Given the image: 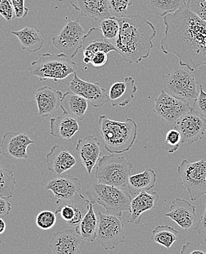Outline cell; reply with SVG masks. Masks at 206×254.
I'll return each mask as SVG.
<instances>
[{
	"label": "cell",
	"mask_w": 206,
	"mask_h": 254,
	"mask_svg": "<svg viewBox=\"0 0 206 254\" xmlns=\"http://www.w3.org/2000/svg\"><path fill=\"white\" fill-rule=\"evenodd\" d=\"M195 231H196L197 233H198L200 236L204 239V241L206 243V204L204 212H203L201 218H200L198 223H197Z\"/></svg>",
	"instance_id": "44"
},
{
	"label": "cell",
	"mask_w": 206,
	"mask_h": 254,
	"mask_svg": "<svg viewBox=\"0 0 206 254\" xmlns=\"http://www.w3.org/2000/svg\"><path fill=\"white\" fill-rule=\"evenodd\" d=\"M175 128L181 133L182 143L193 144L205 134L206 119L192 109L175 122Z\"/></svg>",
	"instance_id": "12"
},
{
	"label": "cell",
	"mask_w": 206,
	"mask_h": 254,
	"mask_svg": "<svg viewBox=\"0 0 206 254\" xmlns=\"http://www.w3.org/2000/svg\"><path fill=\"white\" fill-rule=\"evenodd\" d=\"M60 108L79 121L84 120L88 108V102L82 96L67 91L64 94Z\"/></svg>",
	"instance_id": "29"
},
{
	"label": "cell",
	"mask_w": 206,
	"mask_h": 254,
	"mask_svg": "<svg viewBox=\"0 0 206 254\" xmlns=\"http://www.w3.org/2000/svg\"><path fill=\"white\" fill-rule=\"evenodd\" d=\"M186 4V0H147L148 8L151 13L164 17L175 13Z\"/></svg>",
	"instance_id": "31"
},
{
	"label": "cell",
	"mask_w": 206,
	"mask_h": 254,
	"mask_svg": "<svg viewBox=\"0 0 206 254\" xmlns=\"http://www.w3.org/2000/svg\"><path fill=\"white\" fill-rule=\"evenodd\" d=\"M137 91L135 79L131 76H128L123 82L112 84L108 92L109 102L112 107L126 106L134 99Z\"/></svg>",
	"instance_id": "24"
},
{
	"label": "cell",
	"mask_w": 206,
	"mask_h": 254,
	"mask_svg": "<svg viewBox=\"0 0 206 254\" xmlns=\"http://www.w3.org/2000/svg\"><path fill=\"white\" fill-rule=\"evenodd\" d=\"M108 61V54L104 52H99L93 56L91 59V65L95 68H102L106 65Z\"/></svg>",
	"instance_id": "43"
},
{
	"label": "cell",
	"mask_w": 206,
	"mask_h": 254,
	"mask_svg": "<svg viewBox=\"0 0 206 254\" xmlns=\"http://www.w3.org/2000/svg\"><path fill=\"white\" fill-rule=\"evenodd\" d=\"M181 134L176 128H172L169 130L166 134L165 140L162 143L163 149L167 151L169 154H173L178 151L181 142Z\"/></svg>",
	"instance_id": "35"
},
{
	"label": "cell",
	"mask_w": 206,
	"mask_h": 254,
	"mask_svg": "<svg viewBox=\"0 0 206 254\" xmlns=\"http://www.w3.org/2000/svg\"><path fill=\"white\" fill-rule=\"evenodd\" d=\"M165 216L182 229H189L196 222V207L187 200L176 198L172 200L169 212L165 214Z\"/></svg>",
	"instance_id": "18"
},
{
	"label": "cell",
	"mask_w": 206,
	"mask_h": 254,
	"mask_svg": "<svg viewBox=\"0 0 206 254\" xmlns=\"http://www.w3.org/2000/svg\"><path fill=\"white\" fill-rule=\"evenodd\" d=\"M16 183L14 172L0 165V197L11 198Z\"/></svg>",
	"instance_id": "33"
},
{
	"label": "cell",
	"mask_w": 206,
	"mask_h": 254,
	"mask_svg": "<svg viewBox=\"0 0 206 254\" xmlns=\"http://www.w3.org/2000/svg\"><path fill=\"white\" fill-rule=\"evenodd\" d=\"M0 15L9 23H11L16 18L10 0H0Z\"/></svg>",
	"instance_id": "40"
},
{
	"label": "cell",
	"mask_w": 206,
	"mask_h": 254,
	"mask_svg": "<svg viewBox=\"0 0 206 254\" xmlns=\"http://www.w3.org/2000/svg\"><path fill=\"white\" fill-rule=\"evenodd\" d=\"M79 130L77 119L62 110V113L50 119V133L54 137L71 140Z\"/></svg>",
	"instance_id": "25"
},
{
	"label": "cell",
	"mask_w": 206,
	"mask_h": 254,
	"mask_svg": "<svg viewBox=\"0 0 206 254\" xmlns=\"http://www.w3.org/2000/svg\"><path fill=\"white\" fill-rule=\"evenodd\" d=\"M156 174L151 168L143 172L131 175L128 182V189L131 195H137L142 191H149L155 187Z\"/></svg>",
	"instance_id": "28"
},
{
	"label": "cell",
	"mask_w": 206,
	"mask_h": 254,
	"mask_svg": "<svg viewBox=\"0 0 206 254\" xmlns=\"http://www.w3.org/2000/svg\"><path fill=\"white\" fill-rule=\"evenodd\" d=\"M120 32L114 46L126 62L138 64L149 58L156 36L154 24L140 15L117 16Z\"/></svg>",
	"instance_id": "2"
},
{
	"label": "cell",
	"mask_w": 206,
	"mask_h": 254,
	"mask_svg": "<svg viewBox=\"0 0 206 254\" xmlns=\"http://www.w3.org/2000/svg\"><path fill=\"white\" fill-rule=\"evenodd\" d=\"M71 5L81 16L101 21L112 16L109 9V0H71Z\"/></svg>",
	"instance_id": "23"
},
{
	"label": "cell",
	"mask_w": 206,
	"mask_h": 254,
	"mask_svg": "<svg viewBox=\"0 0 206 254\" xmlns=\"http://www.w3.org/2000/svg\"><path fill=\"white\" fill-rule=\"evenodd\" d=\"M83 62L91 64V59L96 53L104 52L106 54L112 51L117 52L113 43L106 40L102 34L100 28L93 27L85 35L83 41Z\"/></svg>",
	"instance_id": "16"
},
{
	"label": "cell",
	"mask_w": 206,
	"mask_h": 254,
	"mask_svg": "<svg viewBox=\"0 0 206 254\" xmlns=\"http://www.w3.org/2000/svg\"><path fill=\"white\" fill-rule=\"evenodd\" d=\"M163 85L166 93L181 100L193 104L198 98V82L189 70L175 68L162 75Z\"/></svg>",
	"instance_id": "7"
},
{
	"label": "cell",
	"mask_w": 206,
	"mask_h": 254,
	"mask_svg": "<svg viewBox=\"0 0 206 254\" xmlns=\"http://www.w3.org/2000/svg\"><path fill=\"white\" fill-rule=\"evenodd\" d=\"M48 169L58 175L72 168L76 165L75 157L67 148L55 144L46 155Z\"/></svg>",
	"instance_id": "22"
},
{
	"label": "cell",
	"mask_w": 206,
	"mask_h": 254,
	"mask_svg": "<svg viewBox=\"0 0 206 254\" xmlns=\"http://www.w3.org/2000/svg\"><path fill=\"white\" fill-rule=\"evenodd\" d=\"M99 27L103 37L114 44L120 32V23L117 16H109L101 20Z\"/></svg>",
	"instance_id": "34"
},
{
	"label": "cell",
	"mask_w": 206,
	"mask_h": 254,
	"mask_svg": "<svg viewBox=\"0 0 206 254\" xmlns=\"http://www.w3.org/2000/svg\"><path fill=\"white\" fill-rule=\"evenodd\" d=\"M82 188L79 179L72 175H64L52 179L47 183L45 189L51 190L57 200H67L79 193Z\"/></svg>",
	"instance_id": "20"
},
{
	"label": "cell",
	"mask_w": 206,
	"mask_h": 254,
	"mask_svg": "<svg viewBox=\"0 0 206 254\" xmlns=\"http://www.w3.org/2000/svg\"><path fill=\"white\" fill-rule=\"evenodd\" d=\"M132 168L133 164L124 157L104 155L98 162L95 177L99 183L123 188L128 185Z\"/></svg>",
	"instance_id": "6"
},
{
	"label": "cell",
	"mask_w": 206,
	"mask_h": 254,
	"mask_svg": "<svg viewBox=\"0 0 206 254\" xmlns=\"http://www.w3.org/2000/svg\"><path fill=\"white\" fill-rule=\"evenodd\" d=\"M164 37L161 50L178 57L181 66L194 71L206 65V22L187 4L164 17Z\"/></svg>",
	"instance_id": "1"
},
{
	"label": "cell",
	"mask_w": 206,
	"mask_h": 254,
	"mask_svg": "<svg viewBox=\"0 0 206 254\" xmlns=\"http://www.w3.org/2000/svg\"><path fill=\"white\" fill-rule=\"evenodd\" d=\"M178 174L191 200L194 201L206 195V158L194 163L183 160L178 165Z\"/></svg>",
	"instance_id": "8"
},
{
	"label": "cell",
	"mask_w": 206,
	"mask_h": 254,
	"mask_svg": "<svg viewBox=\"0 0 206 254\" xmlns=\"http://www.w3.org/2000/svg\"><path fill=\"white\" fill-rule=\"evenodd\" d=\"M159 195L156 192L149 193L148 191H142L131 202V215L129 223L139 225L141 222L144 212L151 210L156 206Z\"/></svg>",
	"instance_id": "26"
},
{
	"label": "cell",
	"mask_w": 206,
	"mask_h": 254,
	"mask_svg": "<svg viewBox=\"0 0 206 254\" xmlns=\"http://www.w3.org/2000/svg\"><path fill=\"white\" fill-rule=\"evenodd\" d=\"M56 215H60L70 226L77 227L89 209L90 201L82 194L78 193L67 200H56Z\"/></svg>",
	"instance_id": "13"
},
{
	"label": "cell",
	"mask_w": 206,
	"mask_h": 254,
	"mask_svg": "<svg viewBox=\"0 0 206 254\" xmlns=\"http://www.w3.org/2000/svg\"><path fill=\"white\" fill-rule=\"evenodd\" d=\"M77 65L71 58L62 54H44L29 66V71L40 81L53 79L62 80L71 73H76Z\"/></svg>",
	"instance_id": "5"
},
{
	"label": "cell",
	"mask_w": 206,
	"mask_h": 254,
	"mask_svg": "<svg viewBox=\"0 0 206 254\" xmlns=\"http://www.w3.org/2000/svg\"><path fill=\"white\" fill-rule=\"evenodd\" d=\"M36 222L39 229L42 230H50L55 225L56 213L50 210L42 211L36 217Z\"/></svg>",
	"instance_id": "36"
},
{
	"label": "cell",
	"mask_w": 206,
	"mask_h": 254,
	"mask_svg": "<svg viewBox=\"0 0 206 254\" xmlns=\"http://www.w3.org/2000/svg\"><path fill=\"white\" fill-rule=\"evenodd\" d=\"M35 143L26 133L7 131L0 143V154L7 159H28L27 148Z\"/></svg>",
	"instance_id": "15"
},
{
	"label": "cell",
	"mask_w": 206,
	"mask_h": 254,
	"mask_svg": "<svg viewBox=\"0 0 206 254\" xmlns=\"http://www.w3.org/2000/svg\"><path fill=\"white\" fill-rule=\"evenodd\" d=\"M68 91L85 98L94 108H101L109 102L108 93L100 84L82 80L76 73L68 84Z\"/></svg>",
	"instance_id": "14"
},
{
	"label": "cell",
	"mask_w": 206,
	"mask_h": 254,
	"mask_svg": "<svg viewBox=\"0 0 206 254\" xmlns=\"http://www.w3.org/2000/svg\"><path fill=\"white\" fill-rule=\"evenodd\" d=\"M180 254H206V246L199 243L187 242L183 246Z\"/></svg>",
	"instance_id": "41"
},
{
	"label": "cell",
	"mask_w": 206,
	"mask_h": 254,
	"mask_svg": "<svg viewBox=\"0 0 206 254\" xmlns=\"http://www.w3.org/2000/svg\"><path fill=\"white\" fill-rule=\"evenodd\" d=\"M98 223L99 220L94 212V203L90 202L89 209L79 226L75 228L76 232L82 240L94 242L97 235Z\"/></svg>",
	"instance_id": "30"
},
{
	"label": "cell",
	"mask_w": 206,
	"mask_h": 254,
	"mask_svg": "<svg viewBox=\"0 0 206 254\" xmlns=\"http://www.w3.org/2000/svg\"><path fill=\"white\" fill-rule=\"evenodd\" d=\"M9 198L1 197L0 198V218H2L7 216L11 210V203L9 201Z\"/></svg>",
	"instance_id": "45"
},
{
	"label": "cell",
	"mask_w": 206,
	"mask_h": 254,
	"mask_svg": "<svg viewBox=\"0 0 206 254\" xmlns=\"http://www.w3.org/2000/svg\"><path fill=\"white\" fill-rule=\"evenodd\" d=\"M64 94L50 86H44L36 90L35 99L37 104L40 117L47 118L60 108Z\"/></svg>",
	"instance_id": "17"
},
{
	"label": "cell",
	"mask_w": 206,
	"mask_h": 254,
	"mask_svg": "<svg viewBox=\"0 0 206 254\" xmlns=\"http://www.w3.org/2000/svg\"><path fill=\"white\" fill-rule=\"evenodd\" d=\"M82 239L76 231L65 229L55 232L50 242L52 254H77Z\"/></svg>",
	"instance_id": "21"
},
{
	"label": "cell",
	"mask_w": 206,
	"mask_h": 254,
	"mask_svg": "<svg viewBox=\"0 0 206 254\" xmlns=\"http://www.w3.org/2000/svg\"><path fill=\"white\" fill-rule=\"evenodd\" d=\"M192 109L191 104L170 96L164 89L155 100L154 112L164 122L174 124Z\"/></svg>",
	"instance_id": "11"
},
{
	"label": "cell",
	"mask_w": 206,
	"mask_h": 254,
	"mask_svg": "<svg viewBox=\"0 0 206 254\" xmlns=\"http://www.w3.org/2000/svg\"><path fill=\"white\" fill-rule=\"evenodd\" d=\"M187 7L206 22V0H188Z\"/></svg>",
	"instance_id": "38"
},
{
	"label": "cell",
	"mask_w": 206,
	"mask_h": 254,
	"mask_svg": "<svg viewBox=\"0 0 206 254\" xmlns=\"http://www.w3.org/2000/svg\"><path fill=\"white\" fill-rule=\"evenodd\" d=\"M16 13V18H25L30 9L25 7V0H10Z\"/></svg>",
	"instance_id": "42"
},
{
	"label": "cell",
	"mask_w": 206,
	"mask_h": 254,
	"mask_svg": "<svg viewBox=\"0 0 206 254\" xmlns=\"http://www.w3.org/2000/svg\"><path fill=\"white\" fill-rule=\"evenodd\" d=\"M85 35L79 19L70 20L60 33L52 38V44L62 54L72 59L83 47Z\"/></svg>",
	"instance_id": "10"
},
{
	"label": "cell",
	"mask_w": 206,
	"mask_h": 254,
	"mask_svg": "<svg viewBox=\"0 0 206 254\" xmlns=\"http://www.w3.org/2000/svg\"><path fill=\"white\" fill-rule=\"evenodd\" d=\"M86 194L91 203L103 206L106 214L122 216L123 212L131 211V195L121 188L97 182L93 184Z\"/></svg>",
	"instance_id": "4"
},
{
	"label": "cell",
	"mask_w": 206,
	"mask_h": 254,
	"mask_svg": "<svg viewBox=\"0 0 206 254\" xmlns=\"http://www.w3.org/2000/svg\"><path fill=\"white\" fill-rule=\"evenodd\" d=\"M12 34L17 37L21 43V48L28 53H38L44 47V38L39 30L34 26H27L19 31H12Z\"/></svg>",
	"instance_id": "27"
},
{
	"label": "cell",
	"mask_w": 206,
	"mask_h": 254,
	"mask_svg": "<svg viewBox=\"0 0 206 254\" xmlns=\"http://www.w3.org/2000/svg\"><path fill=\"white\" fill-rule=\"evenodd\" d=\"M99 125L105 149L111 154L129 151L135 143L138 127L133 119L117 122L103 115L99 117Z\"/></svg>",
	"instance_id": "3"
},
{
	"label": "cell",
	"mask_w": 206,
	"mask_h": 254,
	"mask_svg": "<svg viewBox=\"0 0 206 254\" xmlns=\"http://www.w3.org/2000/svg\"><path fill=\"white\" fill-rule=\"evenodd\" d=\"M179 232L167 225L158 226L155 228L151 235V240L160 246L169 249L178 240Z\"/></svg>",
	"instance_id": "32"
},
{
	"label": "cell",
	"mask_w": 206,
	"mask_h": 254,
	"mask_svg": "<svg viewBox=\"0 0 206 254\" xmlns=\"http://www.w3.org/2000/svg\"><path fill=\"white\" fill-rule=\"evenodd\" d=\"M98 220L96 240L105 250H113L116 246L126 241L125 225L122 216L99 212Z\"/></svg>",
	"instance_id": "9"
},
{
	"label": "cell",
	"mask_w": 206,
	"mask_h": 254,
	"mask_svg": "<svg viewBox=\"0 0 206 254\" xmlns=\"http://www.w3.org/2000/svg\"><path fill=\"white\" fill-rule=\"evenodd\" d=\"M132 4V0H109V9L117 16H125Z\"/></svg>",
	"instance_id": "37"
},
{
	"label": "cell",
	"mask_w": 206,
	"mask_h": 254,
	"mask_svg": "<svg viewBox=\"0 0 206 254\" xmlns=\"http://www.w3.org/2000/svg\"><path fill=\"white\" fill-rule=\"evenodd\" d=\"M76 150L88 174H91L95 165L102 157V150L99 139L94 135H88L85 138L79 139L76 144Z\"/></svg>",
	"instance_id": "19"
},
{
	"label": "cell",
	"mask_w": 206,
	"mask_h": 254,
	"mask_svg": "<svg viewBox=\"0 0 206 254\" xmlns=\"http://www.w3.org/2000/svg\"><path fill=\"white\" fill-rule=\"evenodd\" d=\"M1 240H0V244H1Z\"/></svg>",
	"instance_id": "47"
},
{
	"label": "cell",
	"mask_w": 206,
	"mask_h": 254,
	"mask_svg": "<svg viewBox=\"0 0 206 254\" xmlns=\"http://www.w3.org/2000/svg\"><path fill=\"white\" fill-rule=\"evenodd\" d=\"M6 230V223L2 218H0V235H2Z\"/></svg>",
	"instance_id": "46"
},
{
	"label": "cell",
	"mask_w": 206,
	"mask_h": 254,
	"mask_svg": "<svg viewBox=\"0 0 206 254\" xmlns=\"http://www.w3.org/2000/svg\"><path fill=\"white\" fill-rule=\"evenodd\" d=\"M192 109L206 119V93L203 88V85H200L199 95L192 105Z\"/></svg>",
	"instance_id": "39"
}]
</instances>
